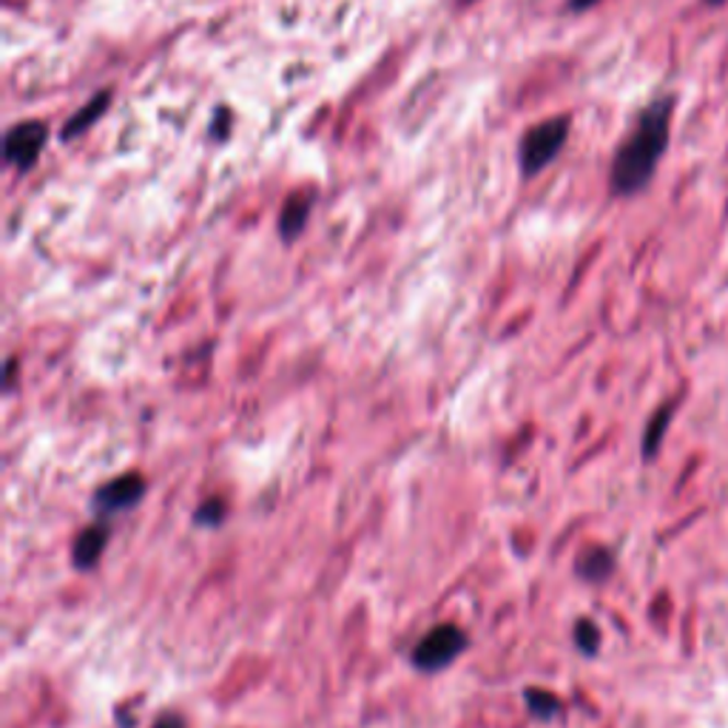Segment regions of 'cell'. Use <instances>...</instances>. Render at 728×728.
<instances>
[{
    "label": "cell",
    "mask_w": 728,
    "mask_h": 728,
    "mask_svg": "<svg viewBox=\"0 0 728 728\" xmlns=\"http://www.w3.org/2000/svg\"><path fill=\"white\" fill-rule=\"evenodd\" d=\"M109 103H112V94H109V91H103V94H98V98L91 100V103H86L83 109H80V112L64 126V140L78 137V134H83L91 123H98L100 114L105 112V105Z\"/></svg>",
    "instance_id": "9c48e42d"
},
{
    "label": "cell",
    "mask_w": 728,
    "mask_h": 728,
    "mask_svg": "<svg viewBox=\"0 0 728 728\" xmlns=\"http://www.w3.org/2000/svg\"><path fill=\"white\" fill-rule=\"evenodd\" d=\"M225 521V501L223 498H211L208 504L196 510V524L205 526H219Z\"/></svg>",
    "instance_id": "4fadbf2b"
},
{
    "label": "cell",
    "mask_w": 728,
    "mask_h": 728,
    "mask_svg": "<svg viewBox=\"0 0 728 728\" xmlns=\"http://www.w3.org/2000/svg\"><path fill=\"white\" fill-rule=\"evenodd\" d=\"M672 112L674 98L663 94V98L651 100L644 112L637 114L635 126L626 134V140L617 146L615 160H612V194L635 196L649 185L660 160H663L666 148H669Z\"/></svg>",
    "instance_id": "6da1fadb"
},
{
    "label": "cell",
    "mask_w": 728,
    "mask_h": 728,
    "mask_svg": "<svg viewBox=\"0 0 728 728\" xmlns=\"http://www.w3.org/2000/svg\"><path fill=\"white\" fill-rule=\"evenodd\" d=\"M49 128L43 126L41 120H26L18 123L12 132L7 134V160L14 169H32L35 160L41 157L43 146H46Z\"/></svg>",
    "instance_id": "277c9868"
},
{
    "label": "cell",
    "mask_w": 728,
    "mask_h": 728,
    "mask_svg": "<svg viewBox=\"0 0 728 728\" xmlns=\"http://www.w3.org/2000/svg\"><path fill=\"white\" fill-rule=\"evenodd\" d=\"M569 137V117H553L544 120L538 126H533L530 132L521 137L519 148V160H521V174L535 177L560 155V148L567 146Z\"/></svg>",
    "instance_id": "7a4b0ae2"
},
{
    "label": "cell",
    "mask_w": 728,
    "mask_h": 728,
    "mask_svg": "<svg viewBox=\"0 0 728 728\" xmlns=\"http://www.w3.org/2000/svg\"><path fill=\"white\" fill-rule=\"evenodd\" d=\"M708 7H723V3H726V0H706Z\"/></svg>",
    "instance_id": "2e32d148"
},
{
    "label": "cell",
    "mask_w": 728,
    "mask_h": 728,
    "mask_svg": "<svg viewBox=\"0 0 728 728\" xmlns=\"http://www.w3.org/2000/svg\"><path fill=\"white\" fill-rule=\"evenodd\" d=\"M575 644H578V649H581L583 655H595L598 646H601V632H598V626L592 624V621H578V626H575Z\"/></svg>",
    "instance_id": "7c38bea8"
},
{
    "label": "cell",
    "mask_w": 728,
    "mask_h": 728,
    "mask_svg": "<svg viewBox=\"0 0 728 728\" xmlns=\"http://www.w3.org/2000/svg\"><path fill=\"white\" fill-rule=\"evenodd\" d=\"M105 544H109V526L105 524L86 526L83 533L78 535V541H75V546H71V564L78 569L98 567Z\"/></svg>",
    "instance_id": "8992f818"
},
{
    "label": "cell",
    "mask_w": 728,
    "mask_h": 728,
    "mask_svg": "<svg viewBox=\"0 0 728 728\" xmlns=\"http://www.w3.org/2000/svg\"><path fill=\"white\" fill-rule=\"evenodd\" d=\"M151 728H185V723H182V717L177 715H162Z\"/></svg>",
    "instance_id": "5bb4252c"
},
{
    "label": "cell",
    "mask_w": 728,
    "mask_h": 728,
    "mask_svg": "<svg viewBox=\"0 0 728 728\" xmlns=\"http://www.w3.org/2000/svg\"><path fill=\"white\" fill-rule=\"evenodd\" d=\"M595 3H601V0H569V9H572V12H587V9H592Z\"/></svg>",
    "instance_id": "9a60e30c"
},
{
    "label": "cell",
    "mask_w": 728,
    "mask_h": 728,
    "mask_svg": "<svg viewBox=\"0 0 728 728\" xmlns=\"http://www.w3.org/2000/svg\"><path fill=\"white\" fill-rule=\"evenodd\" d=\"M310 205H314V196L310 194H294L287 196V203L282 205L280 214V234L285 242H294L302 234L305 223L310 217Z\"/></svg>",
    "instance_id": "52a82bcc"
},
{
    "label": "cell",
    "mask_w": 728,
    "mask_h": 728,
    "mask_svg": "<svg viewBox=\"0 0 728 728\" xmlns=\"http://www.w3.org/2000/svg\"><path fill=\"white\" fill-rule=\"evenodd\" d=\"M146 496V478L140 473H126V476L114 478L103 484L94 496V510L98 515H114V512H126L137 507Z\"/></svg>",
    "instance_id": "5b68a950"
},
{
    "label": "cell",
    "mask_w": 728,
    "mask_h": 728,
    "mask_svg": "<svg viewBox=\"0 0 728 728\" xmlns=\"http://www.w3.org/2000/svg\"><path fill=\"white\" fill-rule=\"evenodd\" d=\"M669 416H672V407H663V410H658V413H655V419L649 421V430H646V435H644V455H646V458L658 453L660 439H663L666 428H669Z\"/></svg>",
    "instance_id": "8fae6325"
},
{
    "label": "cell",
    "mask_w": 728,
    "mask_h": 728,
    "mask_svg": "<svg viewBox=\"0 0 728 728\" xmlns=\"http://www.w3.org/2000/svg\"><path fill=\"white\" fill-rule=\"evenodd\" d=\"M469 637L462 626L439 624L421 637L413 649V663L421 672H442L453 660H458L467 649Z\"/></svg>",
    "instance_id": "3957f363"
},
{
    "label": "cell",
    "mask_w": 728,
    "mask_h": 728,
    "mask_svg": "<svg viewBox=\"0 0 728 728\" xmlns=\"http://www.w3.org/2000/svg\"><path fill=\"white\" fill-rule=\"evenodd\" d=\"M578 575H581L583 581L589 583H601L606 581L615 569V558H612L610 549H603V546H592V549H583L581 558H578Z\"/></svg>",
    "instance_id": "ba28073f"
},
{
    "label": "cell",
    "mask_w": 728,
    "mask_h": 728,
    "mask_svg": "<svg viewBox=\"0 0 728 728\" xmlns=\"http://www.w3.org/2000/svg\"><path fill=\"white\" fill-rule=\"evenodd\" d=\"M467 3H469V0H467Z\"/></svg>",
    "instance_id": "e0dca14e"
},
{
    "label": "cell",
    "mask_w": 728,
    "mask_h": 728,
    "mask_svg": "<svg viewBox=\"0 0 728 728\" xmlns=\"http://www.w3.org/2000/svg\"><path fill=\"white\" fill-rule=\"evenodd\" d=\"M524 701H526V706H530V712H533V715L538 717V720H553V717L560 712V701H558V697H555L553 692H541V689H526Z\"/></svg>",
    "instance_id": "30bf717a"
}]
</instances>
